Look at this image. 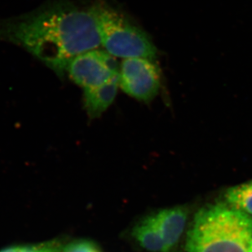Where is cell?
<instances>
[{"label": "cell", "instance_id": "1", "mask_svg": "<svg viewBox=\"0 0 252 252\" xmlns=\"http://www.w3.org/2000/svg\"><path fill=\"white\" fill-rule=\"evenodd\" d=\"M0 40L19 46L64 74L74 57L100 45L93 6L53 0L31 12L0 20Z\"/></svg>", "mask_w": 252, "mask_h": 252}, {"label": "cell", "instance_id": "6", "mask_svg": "<svg viewBox=\"0 0 252 252\" xmlns=\"http://www.w3.org/2000/svg\"><path fill=\"white\" fill-rule=\"evenodd\" d=\"M187 216L188 211L183 207L161 210L155 215L166 252H171L180 241L186 228Z\"/></svg>", "mask_w": 252, "mask_h": 252}, {"label": "cell", "instance_id": "4", "mask_svg": "<svg viewBox=\"0 0 252 252\" xmlns=\"http://www.w3.org/2000/svg\"><path fill=\"white\" fill-rule=\"evenodd\" d=\"M69 78L84 89L105 85L119 76V67L114 57L106 51H88L74 57L67 64Z\"/></svg>", "mask_w": 252, "mask_h": 252}, {"label": "cell", "instance_id": "12", "mask_svg": "<svg viewBox=\"0 0 252 252\" xmlns=\"http://www.w3.org/2000/svg\"></svg>", "mask_w": 252, "mask_h": 252}, {"label": "cell", "instance_id": "5", "mask_svg": "<svg viewBox=\"0 0 252 252\" xmlns=\"http://www.w3.org/2000/svg\"><path fill=\"white\" fill-rule=\"evenodd\" d=\"M119 85L131 97L149 102L159 92V69L153 60L140 57L125 59L119 67Z\"/></svg>", "mask_w": 252, "mask_h": 252}, {"label": "cell", "instance_id": "11", "mask_svg": "<svg viewBox=\"0 0 252 252\" xmlns=\"http://www.w3.org/2000/svg\"><path fill=\"white\" fill-rule=\"evenodd\" d=\"M96 246L90 241H75L64 248L63 252H97Z\"/></svg>", "mask_w": 252, "mask_h": 252}, {"label": "cell", "instance_id": "3", "mask_svg": "<svg viewBox=\"0 0 252 252\" xmlns=\"http://www.w3.org/2000/svg\"><path fill=\"white\" fill-rule=\"evenodd\" d=\"M100 44L114 57L154 60L156 48L149 36L121 12L104 3L93 5Z\"/></svg>", "mask_w": 252, "mask_h": 252}, {"label": "cell", "instance_id": "7", "mask_svg": "<svg viewBox=\"0 0 252 252\" xmlns=\"http://www.w3.org/2000/svg\"><path fill=\"white\" fill-rule=\"evenodd\" d=\"M119 76L105 85L84 89V108L88 117L96 119L112 105L119 88Z\"/></svg>", "mask_w": 252, "mask_h": 252}, {"label": "cell", "instance_id": "2", "mask_svg": "<svg viewBox=\"0 0 252 252\" xmlns=\"http://www.w3.org/2000/svg\"><path fill=\"white\" fill-rule=\"evenodd\" d=\"M186 252H252V217L224 204L197 212Z\"/></svg>", "mask_w": 252, "mask_h": 252}, {"label": "cell", "instance_id": "10", "mask_svg": "<svg viewBox=\"0 0 252 252\" xmlns=\"http://www.w3.org/2000/svg\"><path fill=\"white\" fill-rule=\"evenodd\" d=\"M61 248L62 247L59 243L48 242L38 245L13 247L0 251V252H59Z\"/></svg>", "mask_w": 252, "mask_h": 252}, {"label": "cell", "instance_id": "9", "mask_svg": "<svg viewBox=\"0 0 252 252\" xmlns=\"http://www.w3.org/2000/svg\"><path fill=\"white\" fill-rule=\"evenodd\" d=\"M224 197L229 207L252 217V181L228 189Z\"/></svg>", "mask_w": 252, "mask_h": 252}, {"label": "cell", "instance_id": "8", "mask_svg": "<svg viewBox=\"0 0 252 252\" xmlns=\"http://www.w3.org/2000/svg\"><path fill=\"white\" fill-rule=\"evenodd\" d=\"M132 235L143 248L152 252H166L155 215L145 217L134 228Z\"/></svg>", "mask_w": 252, "mask_h": 252}]
</instances>
